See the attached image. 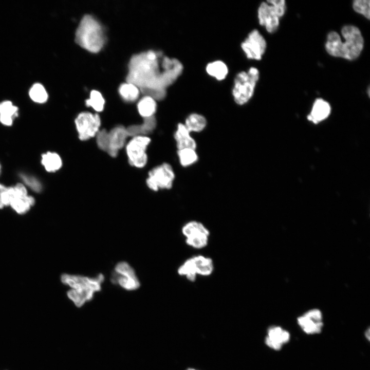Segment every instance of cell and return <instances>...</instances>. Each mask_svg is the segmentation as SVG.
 Returning <instances> with one entry per match:
<instances>
[{
    "label": "cell",
    "mask_w": 370,
    "mask_h": 370,
    "mask_svg": "<svg viewBox=\"0 0 370 370\" xmlns=\"http://www.w3.org/2000/svg\"><path fill=\"white\" fill-rule=\"evenodd\" d=\"M128 69L126 82L136 85L144 95L160 100L166 95V87L181 74L182 65L160 51L149 50L134 54Z\"/></svg>",
    "instance_id": "obj_1"
},
{
    "label": "cell",
    "mask_w": 370,
    "mask_h": 370,
    "mask_svg": "<svg viewBox=\"0 0 370 370\" xmlns=\"http://www.w3.org/2000/svg\"><path fill=\"white\" fill-rule=\"evenodd\" d=\"M343 42L340 35L335 31L327 35L325 49L328 53L349 60L357 59L364 46V40L359 29L354 25L344 26L341 30Z\"/></svg>",
    "instance_id": "obj_2"
},
{
    "label": "cell",
    "mask_w": 370,
    "mask_h": 370,
    "mask_svg": "<svg viewBox=\"0 0 370 370\" xmlns=\"http://www.w3.org/2000/svg\"><path fill=\"white\" fill-rule=\"evenodd\" d=\"M104 280L102 273L93 278L68 273L61 275L62 283L71 288L67 292L68 298L77 307L91 300L94 294L101 290Z\"/></svg>",
    "instance_id": "obj_3"
},
{
    "label": "cell",
    "mask_w": 370,
    "mask_h": 370,
    "mask_svg": "<svg viewBox=\"0 0 370 370\" xmlns=\"http://www.w3.org/2000/svg\"><path fill=\"white\" fill-rule=\"evenodd\" d=\"M75 42L90 52H99L105 42L102 26L91 15H84L76 31Z\"/></svg>",
    "instance_id": "obj_4"
},
{
    "label": "cell",
    "mask_w": 370,
    "mask_h": 370,
    "mask_svg": "<svg viewBox=\"0 0 370 370\" xmlns=\"http://www.w3.org/2000/svg\"><path fill=\"white\" fill-rule=\"evenodd\" d=\"M259 77V71L254 67H250L247 71H240L235 75L232 95L237 105H244L252 98Z\"/></svg>",
    "instance_id": "obj_5"
},
{
    "label": "cell",
    "mask_w": 370,
    "mask_h": 370,
    "mask_svg": "<svg viewBox=\"0 0 370 370\" xmlns=\"http://www.w3.org/2000/svg\"><path fill=\"white\" fill-rule=\"evenodd\" d=\"M286 9L284 0H268L262 2L257 10V17L261 26L269 33L274 32L278 28L279 19Z\"/></svg>",
    "instance_id": "obj_6"
},
{
    "label": "cell",
    "mask_w": 370,
    "mask_h": 370,
    "mask_svg": "<svg viewBox=\"0 0 370 370\" xmlns=\"http://www.w3.org/2000/svg\"><path fill=\"white\" fill-rule=\"evenodd\" d=\"M213 260L202 255H194L187 259L177 269V273L190 282H194L197 275H211L214 271Z\"/></svg>",
    "instance_id": "obj_7"
},
{
    "label": "cell",
    "mask_w": 370,
    "mask_h": 370,
    "mask_svg": "<svg viewBox=\"0 0 370 370\" xmlns=\"http://www.w3.org/2000/svg\"><path fill=\"white\" fill-rule=\"evenodd\" d=\"M181 233L187 245L193 248L202 249L208 244L210 232L201 222L196 220L187 222L181 228Z\"/></svg>",
    "instance_id": "obj_8"
},
{
    "label": "cell",
    "mask_w": 370,
    "mask_h": 370,
    "mask_svg": "<svg viewBox=\"0 0 370 370\" xmlns=\"http://www.w3.org/2000/svg\"><path fill=\"white\" fill-rule=\"evenodd\" d=\"M175 177L172 166L164 162L153 168L149 172L146 183L150 189L155 192L160 189H170Z\"/></svg>",
    "instance_id": "obj_9"
},
{
    "label": "cell",
    "mask_w": 370,
    "mask_h": 370,
    "mask_svg": "<svg viewBox=\"0 0 370 370\" xmlns=\"http://www.w3.org/2000/svg\"><path fill=\"white\" fill-rule=\"evenodd\" d=\"M151 141L148 136H136L126 144L125 151L130 165L142 168L147 162L146 149Z\"/></svg>",
    "instance_id": "obj_10"
},
{
    "label": "cell",
    "mask_w": 370,
    "mask_h": 370,
    "mask_svg": "<svg viewBox=\"0 0 370 370\" xmlns=\"http://www.w3.org/2000/svg\"><path fill=\"white\" fill-rule=\"evenodd\" d=\"M110 281L127 291H134L140 287V282L134 269L124 261L120 262L115 265Z\"/></svg>",
    "instance_id": "obj_11"
},
{
    "label": "cell",
    "mask_w": 370,
    "mask_h": 370,
    "mask_svg": "<svg viewBox=\"0 0 370 370\" xmlns=\"http://www.w3.org/2000/svg\"><path fill=\"white\" fill-rule=\"evenodd\" d=\"M78 137L82 141H86L95 137L100 130L101 122L99 115L88 112L78 114L75 120Z\"/></svg>",
    "instance_id": "obj_12"
},
{
    "label": "cell",
    "mask_w": 370,
    "mask_h": 370,
    "mask_svg": "<svg viewBox=\"0 0 370 370\" xmlns=\"http://www.w3.org/2000/svg\"><path fill=\"white\" fill-rule=\"evenodd\" d=\"M267 44L264 36L257 29L250 31L240 44V47L246 58L260 60L264 54Z\"/></svg>",
    "instance_id": "obj_13"
},
{
    "label": "cell",
    "mask_w": 370,
    "mask_h": 370,
    "mask_svg": "<svg viewBox=\"0 0 370 370\" xmlns=\"http://www.w3.org/2000/svg\"><path fill=\"white\" fill-rule=\"evenodd\" d=\"M35 202L33 197L28 195L26 188L22 183L12 187V195L10 205L18 214L26 213Z\"/></svg>",
    "instance_id": "obj_14"
},
{
    "label": "cell",
    "mask_w": 370,
    "mask_h": 370,
    "mask_svg": "<svg viewBox=\"0 0 370 370\" xmlns=\"http://www.w3.org/2000/svg\"><path fill=\"white\" fill-rule=\"evenodd\" d=\"M297 322L303 331L307 334L320 333L323 325L322 312L318 309H311L298 317Z\"/></svg>",
    "instance_id": "obj_15"
},
{
    "label": "cell",
    "mask_w": 370,
    "mask_h": 370,
    "mask_svg": "<svg viewBox=\"0 0 370 370\" xmlns=\"http://www.w3.org/2000/svg\"><path fill=\"white\" fill-rule=\"evenodd\" d=\"M126 127L119 125L108 131V146L107 153L112 157L117 156L119 151L126 144L128 137Z\"/></svg>",
    "instance_id": "obj_16"
},
{
    "label": "cell",
    "mask_w": 370,
    "mask_h": 370,
    "mask_svg": "<svg viewBox=\"0 0 370 370\" xmlns=\"http://www.w3.org/2000/svg\"><path fill=\"white\" fill-rule=\"evenodd\" d=\"M289 332L278 326L270 327L267 330L265 338V343L270 348L278 350L290 339Z\"/></svg>",
    "instance_id": "obj_17"
},
{
    "label": "cell",
    "mask_w": 370,
    "mask_h": 370,
    "mask_svg": "<svg viewBox=\"0 0 370 370\" xmlns=\"http://www.w3.org/2000/svg\"><path fill=\"white\" fill-rule=\"evenodd\" d=\"M157 121L155 117L143 118L140 124H133L126 127L129 136H147L151 134L156 127Z\"/></svg>",
    "instance_id": "obj_18"
},
{
    "label": "cell",
    "mask_w": 370,
    "mask_h": 370,
    "mask_svg": "<svg viewBox=\"0 0 370 370\" xmlns=\"http://www.w3.org/2000/svg\"><path fill=\"white\" fill-rule=\"evenodd\" d=\"M174 137L176 143L178 150L190 148L196 150L197 144L194 139L191 136L190 132L186 127L184 123H179L177 124Z\"/></svg>",
    "instance_id": "obj_19"
},
{
    "label": "cell",
    "mask_w": 370,
    "mask_h": 370,
    "mask_svg": "<svg viewBox=\"0 0 370 370\" xmlns=\"http://www.w3.org/2000/svg\"><path fill=\"white\" fill-rule=\"evenodd\" d=\"M330 111V106L327 102L321 98L317 99L313 103L308 119L314 123H318L327 118Z\"/></svg>",
    "instance_id": "obj_20"
},
{
    "label": "cell",
    "mask_w": 370,
    "mask_h": 370,
    "mask_svg": "<svg viewBox=\"0 0 370 370\" xmlns=\"http://www.w3.org/2000/svg\"><path fill=\"white\" fill-rule=\"evenodd\" d=\"M206 71L210 76L221 81L226 78L229 69L224 61L217 60L208 63L206 66Z\"/></svg>",
    "instance_id": "obj_21"
},
{
    "label": "cell",
    "mask_w": 370,
    "mask_h": 370,
    "mask_svg": "<svg viewBox=\"0 0 370 370\" xmlns=\"http://www.w3.org/2000/svg\"><path fill=\"white\" fill-rule=\"evenodd\" d=\"M18 116V108L12 102L7 100L0 103V122L6 126L12 124L13 119Z\"/></svg>",
    "instance_id": "obj_22"
},
{
    "label": "cell",
    "mask_w": 370,
    "mask_h": 370,
    "mask_svg": "<svg viewBox=\"0 0 370 370\" xmlns=\"http://www.w3.org/2000/svg\"><path fill=\"white\" fill-rule=\"evenodd\" d=\"M137 109L143 118L154 116L157 110L156 100L151 96L144 95L138 102Z\"/></svg>",
    "instance_id": "obj_23"
},
{
    "label": "cell",
    "mask_w": 370,
    "mask_h": 370,
    "mask_svg": "<svg viewBox=\"0 0 370 370\" xmlns=\"http://www.w3.org/2000/svg\"><path fill=\"white\" fill-rule=\"evenodd\" d=\"M184 124L190 133H198L202 131L206 128L207 121L203 115L193 113L187 117Z\"/></svg>",
    "instance_id": "obj_24"
},
{
    "label": "cell",
    "mask_w": 370,
    "mask_h": 370,
    "mask_svg": "<svg viewBox=\"0 0 370 370\" xmlns=\"http://www.w3.org/2000/svg\"><path fill=\"white\" fill-rule=\"evenodd\" d=\"M41 162L45 170L49 172L59 170L62 165L61 157L56 153L47 152L42 156Z\"/></svg>",
    "instance_id": "obj_25"
},
{
    "label": "cell",
    "mask_w": 370,
    "mask_h": 370,
    "mask_svg": "<svg viewBox=\"0 0 370 370\" xmlns=\"http://www.w3.org/2000/svg\"><path fill=\"white\" fill-rule=\"evenodd\" d=\"M139 88L134 84L127 82L121 84L119 87V92L121 98L126 102H134L139 96Z\"/></svg>",
    "instance_id": "obj_26"
},
{
    "label": "cell",
    "mask_w": 370,
    "mask_h": 370,
    "mask_svg": "<svg viewBox=\"0 0 370 370\" xmlns=\"http://www.w3.org/2000/svg\"><path fill=\"white\" fill-rule=\"evenodd\" d=\"M177 155L179 162L183 167H188L194 164L198 159L195 150L190 148L178 150Z\"/></svg>",
    "instance_id": "obj_27"
},
{
    "label": "cell",
    "mask_w": 370,
    "mask_h": 370,
    "mask_svg": "<svg viewBox=\"0 0 370 370\" xmlns=\"http://www.w3.org/2000/svg\"><path fill=\"white\" fill-rule=\"evenodd\" d=\"M85 104L95 111L100 112L104 109L105 100L100 92L92 90L90 93L89 98L85 100Z\"/></svg>",
    "instance_id": "obj_28"
},
{
    "label": "cell",
    "mask_w": 370,
    "mask_h": 370,
    "mask_svg": "<svg viewBox=\"0 0 370 370\" xmlns=\"http://www.w3.org/2000/svg\"><path fill=\"white\" fill-rule=\"evenodd\" d=\"M30 98L35 102L43 103L48 99V94L44 87L40 83H35L29 92Z\"/></svg>",
    "instance_id": "obj_29"
},
{
    "label": "cell",
    "mask_w": 370,
    "mask_h": 370,
    "mask_svg": "<svg viewBox=\"0 0 370 370\" xmlns=\"http://www.w3.org/2000/svg\"><path fill=\"white\" fill-rule=\"evenodd\" d=\"M353 6L356 12L369 19L370 1L369 0H355L353 2Z\"/></svg>",
    "instance_id": "obj_30"
},
{
    "label": "cell",
    "mask_w": 370,
    "mask_h": 370,
    "mask_svg": "<svg viewBox=\"0 0 370 370\" xmlns=\"http://www.w3.org/2000/svg\"><path fill=\"white\" fill-rule=\"evenodd\" d=\"M24 183L35 192H40L42 189L41 182L35 177L24 173L20 175Z\"/></svg>",
    "instance_id": "obj_31"
},
{
    "label": "cell",
    "mask_w": 370,
    "mask_h": 370,
    "mask_svg": "<svg viewBox=\"0 0 370 370\" xmlns=\"http://www.w3.org/2000/svg\"><path fill=\"white\" fill-rule=\"evenodd\" d=\"M95 137L98 148L106 152L108 146V131L105 129L100 130Z\"/></svg>",
    "instance_id": "obj_32"
},
{
    "label": "cell",
    "mask_w": 370,
    "mask_h": 370,
    "mask_svg": "<svg viewBox=\"0 0 370 370\" xmlns=\"http://www.w3.org/2000/svg\"><path fill=\"white\" fill-rule=\"evenodd\" d=\"M6 188V187H5L4 185L0 183V209H2L4 207L1 200V196L3 192L5 190Z\"/></svg>",
    "instance_id": "obj_33"
},
{
    "label": "cell",
    "mask_w": 370,
    "mask_h": 370,
    "mask_svg": "<svg viewBox=\"0 0 370 370\" xmlns=\"http://www.w3.org/2000/svg\"><path fill=\"white\" fill-rule=\"evenodd\" d=\"M365 335L366 338L368 339V340H369L370 337V331H369V328H368L365 332Z\"/></svg>",
    "instance_id": "obj_34"
},
{
    "label": "cell",
    "mask_w": 370,
    "mask_h": 370,
    "mask_svg": "<svg viewBox=\"0 0 370 370\" xmlns=\"http://www.w3.org/2000/svg\"><path fill=\"white\" fill-rule=\"evenodd\" d=\"M187 370H196V369H193V368H189Z\"/></svg>",
    "instance_id": "obj_35"
},
{
    "label": "cell",
    "mask_w": 370,
    "mask_h": 370,
    "mask_svg": "<svg viewBox=\"0 0 370 370\" xmlns=\"http://www.w3.org/2000/svg\"><path fill=\"white\" fill-rule=\"evenodd\" d=\"M0 171H1V165H0Z\"/></svg>",
    "instance_id": "obj_36"
}]
</instances>
